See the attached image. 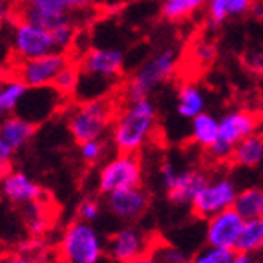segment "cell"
Returning <instances> with one entry per match:
<instances>
[{
    "mask_svg": "<svg viewBox=\"0 0 263 263\" xmlns=\"http://www.w3.org/2000/svg\"><path fill=\"white\" fill-rule=\"evenodd\" d=\"M81 77L77 84L79 101L106 97L124 70L123 51L115 48H90L79 61Z\"/></svg>",
    "mask_w": 263,
    "mask_h": 263,
    "instance_id": "obj_1",
    "label": "cell"
},
{
    "mask_svg": "<svg viewBox=\"0 0 263 263\" xmlns=\"http://www.w3.org/2000/svg\"><path fill=\"white\" fill-rule=\"evenodd\" d=\"M157 128V110L150 99L130 101L111 124V143L117 152L137 154L152 139Z\"/></svg>",
    "mask_w": 263,
    "mask_h": 263,
    "instance_id": "obj_2",
    "label": "cell"
},
{
    "mask_svg": "<svg viewBox=\"0 0 263 263\" xmlns=\"http://www.w3.org/2000/svg\"><path fill=\"white\" fill-rule=\"evenodd\" d=\"M115 115L117 110L108 97L81 101L68 117V128L79 144L90 139H101L108 130H111Z\"/></svg>",
    "mask_w": 263,
    "mask_h": 263,
    "instance_id": "obj_3",
    "label": "cell"
},
{
    "mask_svg": "<svg viewBox=\"0 0 263 263\" xmlns=\"http://www.w3.org/2000/svg\"><path fill=\"white\" fill-rule=\"evenodd\" d=\"M177 68V51L174 48H164L157 51L156 55L148 59L146 62L134 71L130 81L124 88V97L126 101H141V99H150V95L157 88L166 82L174 75Z\"/></svg>",
    "mask_w": 263,
    "mask_h": 263,
    "instance_id": "obj_4",
    "label": "cell"
},
{
    "mask_svg": "<svg viewBox=\"0 0 263 263\" xmlns=\"http://www.w3.org/2000/svg\"><path fill=\"white\" fill-rule=\"evenodd\" d=\"M104 254L106 243L91 223L77 219L66 227L61 239V259L71 263H101Z\"/></svg>",
    "mask_w": 263,
    "mask_h": 263,
    "instance_id": "obj_5",
    "label": "cell"
},
{
    "mask_svg": "<svg viewBox=\"0 0 263 263\" xmlns=\"http://www.w3.org/2000/svg\"><path fill=\"white\" fill-rule=\"evenodd\" d=\"M259 117L251 110H230L219 117V136L212 146L206 148V154L212 161L232 159L234 146L247 136L258 130Z\"/></svg>",
    "mask_w": 263,
    "mask_h": 263,
    "instance_id": "obj_6",
    "label": "cell"
},
{
    "mask_svg": "<svg viewBox=\"0 0 263 263\" xmlns=\"http://www.w3.org/2000/svg\"><path fill=\"white\" fill-rule=\"evenodd\" d=\"M141 179H143V168H141L139 157L136 154L119 152L110 161H106L104 166L101 168L97 189L101 194L108 196L115 190L139 186Z\"/></svg>",
    "mask_w": 263,
    "mask_h": 263,
    "instance_id": "obj_7",
    "label": "cell"
},
{
    "mask_svg": "<svg viewBox=\"0 0 263 263\" xmlns=\"http://www.w3.org/2000/svg\"><path fill=\"white\" fill-rule=\"evenodd\" d=\"M238 194L239 190L232 179H229L225 176L214 177V179H209L199 189V192L196 194L190 206H192L194 214H196L197 218L209 219L212 218L214 214L232 209Z\"/></svg>",
    "mask_w": 263,
    "mask_h": 263,
    "instance_id": "obj_8",
    "label": "cell"
},
{
    "mask_svg": "<svg viewBox=\"0 0 263 263\" xmlns=\"http://www.w3.org/2000/svg\"><path fill=\"white\" fill-rule=\"evenodd\" d=\"M161 179H163V186L170 201L176 205H190L199 189L209 181V177L201 170H177L174 164L164 163L161 166Z\"/></svg>",
    "mask_w": 263,
    "mask_h": 263,
    "instance_id": "obj_9",
    "label": "cell"
},
{
    "mask_svg": "<svg viewBox=\"0 0 263 263\" xmlns=\"http://www.w3.org/2000/svg\"><path fill=\"white\" fill-rule=\"evenodd\" d=\"M9 21H13V51L18 61L37 59L55 51L51 31L21 18H9Z\"/></svg>",
    "mask_w": 263,
    "mask_h": 263,
    "instance_id": "obj_10",
    "label": "cell"
},
{
    "mask_svg": "<svg viewBox=\"0 0 263 263\" xmlns=\"http://www.w3.org/2000/svg\"><path fill=\"white\" fill-rule=\"evenodd\" d=\"M70 59V53H62V51H51V53L37 59H26L18 64L16 77L22 79L28 84V88L51 86L57 73Z\"/></svg>",
    "mask_w": 263,
    "mask_h": 263,
    "instance_id": "obj_11",
    "label": "cell"
},
{
    "mask_svg": "<svg viewBox=\"0 0 263 263\" xmlns=\"http://www.w3.org/2000/svg\"><path fill=\"white\" fill-rule=\"evenodd\" d=\"M205 239L209 245L227 247V249H234L236 251L245 218L234 206L214 214L212 218L205 219Z\"/></svg>",
    "mask_w": 263,
    "mask_h": 263,
    "instance_id": "obj_12",
    "label": "cell"
},
{
    "mask_svg": "<svg viewBox=\"0 0 263 263\" xmlns=\"http://www.w3.org/2000/svg\"><path fill=\"white\" fill-rule=\"evenodd\" d=\"M154 243L134 227L115 230L106 241V256L115 263H124L132 258L150 252Z\"/></svg>",
    "mask_w": 263,
    "mask_h": 263,
    "instance_id": "obj_13",
    "label": "cell"
},
{
    "mask_svg": "<svg viewBox=\"0 0 263 263\" xmlns=\"http://www.w3.org/2000/svg\"><path fill=\"white\" fill-rule=\"evenodd\" d=\"M148 194L141 186L134 189H123L106 196V205L114 216H117L123 221H134L141 218L148 209Z\"/></svg>",
    "mask_w": 263,
    "mask_h": 263,
    "instance_id": "obj_14",
    "label": "cell"
},
{
    "mask_svg": "<svg viewBox=\"0 0 263 263\" xmlns=\"http://www.w3.org/2000/svg\"><path fill=\"white\" fill-rule=\"evenodd\" d=\"M0 194L15 205H33L42 197V189L28 174L8 170L0 179Z\"/></svg>",
    "mask_w": 263,
    "mask_h": 263,
    "instance_id": "obj_15",
    "label": "cell"
},
{
    "mask_svg": "<svg viewBox=\"0 0 263 263\" xmlns=\"http://www.w3.org/2000/svg\"><path fill=\"white\" fill-rule=\"evenodd\" d=\"M37 123L26 119L18 114H11L2 121V139L13 148V150H22L29 141L35 137Z\"/></svg>",
    "mask_w": 263,
    "mask_h": 263,
    "instance_id": "obj_16",
    "label": "cell"
},
{
    "mask_svg": "<svg viewBox=\"0 0 263 263\" xmlns=\"http://www.w3.org/2000/svg\"><path fill=\"white\" fill-rule=\"evenodd\" d=\"M176 110L177 115L186 121H192L194 117L206 111V97L201 88L194 82H183L177 88Z\"/></svg>",
    "mask_w": 263,
    "mask_h": 263,
    "instance_id": "obj_17",
    "label": "cell"
},
{
    "mask_svg": "<svg viewBox=\"0 0 263 263\" xmlns=\"http://www.w3.org/2000/svg\"><path fill=\"white\" fill-rule=\"evenodd\" d=\"M252 4H254V0H209V4H206L209 24L212 28H218L229 18L251 13Z\"/></svg>",
    "mask_w": 263,
    "mask_h": 263,
    "instance_id": "obj_18",
    "label": "cell"
},
{
    "mask_svg": "<svg viewBox=\"0 0 263 263\" xmlns=\"http://www.w3.org/2000/svg\"><path fill=\"white\" fill-rule=\"evenodd\" d=\"M232 161L243 168H256L263 163V134H251L234 146Z\"/></svg>",
    "mask_w": 263,
    "mask_h": 263,
    "instance_id": "obj_19",
    "label": "cell"
},
{
    "mask_svg": "<svg viewBox=\"0 0 263 263\" xmlns=\"http://www.w3.org/2000/svg\"><path fill=\"white\" fill-rule=\"evenodd\" d=\"M219 136V119L216 115L203 111L190 121V139L201 148L212 146Z\"/></svg>",
    "mask_w": 263,
    "mask_h": 263,
    "instance_id": "obj_20",
    "label": "cell"
},
{
    "mask_svg": "<svg viewBox=\"0 0 263 263\" xmlns=\"http://www.w3.org/2000/svg\"><path fill=\"white\" fill-rule=\"evenodd\" d=\"M28 90V84L22 79H2L0 81V117H8V115L15 114Z\"/></svg>",
    "mask_w": 263,
    "mask_h": 263,
    "instance_id": "obj_21",
    "label": "cell"
},
{
    "mask_svg": "<svg viewBox=\"0 0 263 263\" xmlns=\"http://www.w3.org/2000/svg\"><path fill=\"white\" fill-rule=\"evenodd\" d=\"M258 251H263V216L245 219L238 245H236V252H241V254L251 256Z\"/></svg>",
    "mask_w": 263,
    "mask_h": 263,
    "instance_id": "obj_22",
    "label": "cell"
},
{
    "mask_svg": "<svg viewBox=\"0 0 263 263\" xmlns=\"http://www.w3.org/2000/svg\"><path fill=\"white\" fill-rule=\"evenodd\" d=\"M206 4H209V0H163L161 15L170 22H181L196 15Z\"/></svg>",
    "mask_w": 263,
    "mask_h": 263,
    "instance_id": "obj_23",
    "label": "cell"
},
{
    "mask_svg": "<svg viewBox=\"0 0 263 263\" xmlns=\"http://www.w3.org/2000/svg\"><path fill=\"white\" fill-rule=\"evenodd\" d=\"M234 209L241 214L245 219L261 218L263 216V189L261 186H251V189L239 190L236 197Z\"/></svg>",
    "mask_w": 263,
    "mask_h": 263,
    "instance_id": "obj_24",
    "label": "cell"
},
{
    "mask_svg": "<svg viewBox=\"0 0 263 263\" xmlns=\"http://www.w3.org/2000/svg\"><path fill=\"white\" fill-rule=\"evenodd\" d=\"M79 77H81V66H79L77 61H68L62 70L57 73L53 84L51 86L62 95V97H70V95H75L77 91V84H79Z\"/></svg>",
    "mask_w": 263,
    "mask_h": 263,
    "instance_id": "obj_25",
    "label": "cell"
},
{
    "mask_svg": "<svg viewBox=\"0 0 263 263\" xmlns=\"http://www.w3.org/2000/svg\"><path fill=\"white\" fill-rule=\"evenodd\" d=\"M238 252L234 249H227V247H216L209 245L199 249L196 252V256L192 258L194 263H232V259L236 258Z\"/></svg>",
    "mask_w": 263,
    "mask_h": 263,
    "instance_id": "obj_26",
    "label": "cell"
},
{
    "mask_svg": "<svg viewBox=\"0 0 263 263\" xmlns=\"http://www.w3.org/2000/svg\"><path fill=\"white\" fill-rule=\"evenodd\" d=\"M51 37H53V42H55V51L70 53L75 37H77V29H75L71 18H68V21L62 22L61 26H57V28L51 31Z\"/></svg>",
    "mask_w": 263,
    "mask_h": 263,
    "instance_id": "obj_27",
    "label": "cell"
},
{
    "mask_svg": "<svg viewBox=\"0 0 263 263\" xmlns=\"http://www.w3.org/2000/svg\"><path fill=\"white\" fill-rule=\"evenodd\" d=\"M150 252L154 254V258L157 259V263H179L183 259H186V254L181 249L172 245H163V243H157L152 245Z\"/></svg>",
    "mask_w": 263,
    "mask_h": 263,
    "instance_id": "obj_28",
    "label": "cell"
},
{
    "mask_svg": "<svg viewBox=\"0 0 263 263\" xmlns=\"http://www.w3.org/2000/svg\"><path fill=\"white\" fill-rule=\"evenodd\" d=\"M104 150H106V146L101 139H90L79 144L81 159L88 164H95L97 161H101V157L104 156Z\"/></svg>",
    "mask_w": 263,
    "mask_h": 263,
    "instance_id": "obj_29",
    "label": "cell"
},
{
    "mask_svg": "<svg viewBox=\"0 0 263 263\" xmlns=\"http://www.w3.org/2000/svg\"><path fill=\"white\" fill-rule=\"evenodd\" d=\"M192 57H194V61H196L199 66L210 64V62L216 59V46H214L212 42L203 41V39H201L199 42H196V44H194Z\"/></svg>",
    "mask_w": 263,
    "mask_h": 263,
    "instance_id": "obj_30",
    "label": "cell"
},
{
    "mask_svg": "<svg viewBox=\"0 0 263 263\" xmlns=\"http://www.w3.org/2000/svg\"><path fill=\"white\" fill-rule=\"evenodd\" d=\"M77 214H79V219H82V221L93 223L95 219L101 216V203H99L97 199L86 197V199L81 201V205H79Z\"/></svg>",
    "mask_w": 263,
    "mask_h": 263,
    "instance_id": "obj_31",
    "label": "cell"
},
{
    "mask_svg": "<svg viewBox=\"0 0 263 263\" xmlns=\"http://www.w3.org/2000/svg\"><path fill=\"white\" fill-rule=\"evenodd\" d=\"M245 62H247V66L254 71V73L263 75V48L249 51V55L245 57Z\"/></svg>",
    "mask_w": 263,
    "mask_h": 263,
    "instance_id": "obj_32",
    "label": "cell"
},
{
    "mask_svg": "<svg viewBox=\"0 0 263 263\" xmlns=\"http://www.w3.org/2000/svg\"><path fill=\"white\" fill-rule=\"evenodd\" d=\"M29 6H37V8H46V9H55V11H70L66 0H22Z\"/></svg>",
    "mask_w": 263,
    "mask_h": 263,
    "instance_id": "obj_33",
    "label": "cell"
},
{
    "mask_svg": "<svg viewBox=\"0 0 263 263\" xmlns=\"http://www.w3.org/2000/svg\"><path fill=\"white\" fill-rule=\"evenodd\" d=\"M13 154H15V150H13V148L2 139V136H0V172L2 174H6L9 170Z\"/></svg>",
    "mask_w": 263,
    "mask_h": 263,
    "instance_id": "obj_34",
    "label": "cell"
},
{
    "mask_svg": "<svg viewBox=\"0 0 263 263\" xmlns=\"http://www.w3.org/2000/svg\"><path fill=\"white\" fill-rule=\"evenodd\" d=\"M44 218L42 216H35V218L29 219L28 227H29V232H31L33 236H41L42 230H44Z\"/></svg>",
    "mask_w": 263,
    "mask_h": 263,
    "instance_id": "obj_35",
    "label": "cell"
},
{
    "mask_svg": "<svg viewBox=\"0 0 263 263\" xmlns=\"http://www.w3.org/2000/svg\"><path fill=\"white\" fill-rule=\"evenodd\" d=\"M95 0H66V4L70 8V11H81V9H86L93 4Z\"/></svg>",
    "mask_w": 263,
    "mask_h": 263,
    "instance_id": "obj_36",
    "label": "cell"
},
{
    "mask_svg": "<svg viewBox=\"0 0 263 263\" xmlns=\"http://www.w3.org/2000/svg\"><path fill=\"white\" fill-rule=\"evenodd\" d=\"M9 13H11V8L8 6V2L0 0V33H2V28L4 24L9 21Z\"/></svg>",
    "mask_w": 263,
    "mask_h": 263,
    "instance_id": "obj_37",
    "label": "cell"
},
{
    "mask_svg": "<svg viewBox=\"0 0 263 263\" xmlns=\"http://www.w3.org/2000/svg\"><path fill=\"white\" fill-rule=\"evenodd\" d=\"M124 263H157V259L154 258L152 252H144V254L137 256V258L128 259V261H124Z\"/></svg>",
    "mask_w": 263,
    "mask_h": 263,
    "instance_id": "obj_38",
    "label": "cell"
},
{
    "mask_svg": "<svg viewBox=\"0 0 263 263\" xmlns=\"http://www.w3.org/2000/svg\"><path fill=\"white\" fill-rule=\"evenodd\" d=\"M0 263H33V261L29 258H26V256L15 254V256H8V258L0 259Z\"/></svg>",
    "mask_w": 263,
    "mask_h": 263,
    "instance_id": "obj_39",
    "label": "cell"
},
{
    "mask_svg": "<svg viewBox=\"0 0 263 263\" xmlns=\"http://www.w3.org/2000/svg\"><path fill=\"white\" fill-rule=\"evenodd\" d=\"M251 13L258 18V21H263V2H256L254 0V4H252V8H251Z\"/></svg>",
    "mask_w": 263,
    "mask_h": 263,
    "instance_id": "obj_40",
    "label": "cell"
},
{
    "mask_svg": "<svg viewBox=\"0 0 263 263\" xmlns=\"http://www.w3.org/2000/svg\"><path fill=\"white\" fill-rule=\"evenodd\" d=\"M232 263H251V258H249V254H241V252H238L236 258L232 259Z\"/></svg>",
    "mask_w": 263,
    "mask_h": 263,
    "instance_id": "obj_41",
    "label": "cell"
},
{
    "mask_svg": "<svg viewBox=\"0 0 263 263\" xmlns=\"http://www.w3.org/2000/svg\"><path fill=\"white\" fill-rule=\"evenodd\" d=\"M4 2H8V4H13V6H15V4H18V2H22V0H4Z\"/></svg>",
    "mask_w": 263,
    "mask_h": 263,
    "instance_id": "obj_42",
    "label": "cell"
},
{
    "mask_svg": "<svg viewBox=\"0 0 263 263\" xmlns=\"http://www.w3.org/2000/svg\"><path fill=\"white\" fill-rule=\"evenodd\" d=\"M179 263H194V261L190 258H186V259H183V261H179Z\"/></svg>",
    "mask_w": 263,
    "mask_h": 263,
    "instance_id": "obj_43",
    "label": "cell"
},
{
    "mask_svg": "<svg viewBox=\"0 0 263 263\" xmlns=\"http://www.w3.org/2000/svg\"><path fill=\"white\" fill-rule=\"evenodd\" d=\"M2 121H4V117H0V134H2Z\"/></svg>",
    "mask_w": 263,
    "mask_h": 263,
    "instance_id": "obj_44",
    "label": "cell"
},
{
    "mask_svg": "<svg viewBox=\"0 0 263 263\" xmlns=\"http://www.w3.org/2000/svg\"><path fill=\"white\" fill-rule=\"evenodd\" d=\"M61 263H71V261H66V259H61Z\"/></svg>",
    "mask_w": 263,
    "mask_h": 263,
    "instance_id": "obj_45",
    "label": "cell"
},
{
    "mask_svg": "<svg viewBox=\"0 0 263 263\" xmlns=\"http://www.w3.org/2000/svg\"><path fill=\"white\" fill-rule=\"evenodd\" d=\"M108 2H119V0H108Z\"/></svg>",
    "mask_w": 263,
    "mask_h": 263,
    "instance_id": "obj_46",
    "label": "cell"
},
{
    "mask_svg": "<svg viewBox=\"0 0 263 263\" xmlns=\"http://www.w3.org/2000/svg\"><path fill=\"white\" fill-rule=\"evenodd\" d=\"M0 179H2V172H0Z\"/></svg>",
    "mask_w": 263,
    "mask_h": 263,
    "instance_id": "obj_47",
    "label": "cell"
}]
</instances>
